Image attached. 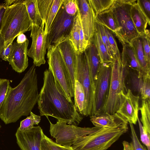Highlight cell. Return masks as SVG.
Segmentation results:
<instances>
[{
  "mask_svg": "<svg viewBox=\"0 0 150 150\" xmlns=\"http://www.w3.org/2000/svg\"><path fill=\"white\" fill-rule=\"evenodd\" d=\"M95 22L108 28L116 37L118 35L119 28L110 8L96 16Z\"/></svg>",
  "mask_w": 150,
  "mask_h": 150,
  "instance_id": "603a6c76",
  "label": "cell"
},
{
  "mask_svg": "<svg viewBox=\"0 0 150 150\" xmlns=\"http://www.w3.org/2000/svg\"><path fill=\"white\" fill-rule=\"evenodd\" d=\"M1 125L0 124V129L1 128Z\"/></svg>",
  "mask_w": 150,
  "mask_h": 150,
  "instance_id": "c3c4849f",
  "label": "cell"
},
{
  "mask_svg": "<svg viewBox=\"0 0 150 150\" xmlns=\"http://www.w3.org/2000/svg\"><path fill=\"white\" fill-rule=\"evenodd\" d=\"M63 5L68 14L71 16L76 14L78 11L76 0H64Z\"/></svg>",
  "mask_w": 150,
  "mask_h": 150,
  "instance_id": "8d00e7d4",
  "label": "cell"
},
{
  "mask_svg": "<svg viewBox=\"0 0 150 150\" xmlns=\"http://www.w3.org/2000/svg\"><path fill=\"white\" fill-rule=\"evenodd\" d=\"M76 15L71 16L66 12L63 5L61 6L52 23L46 36V46L54 45L69 36Z\"/></svg>",
  "mask_w": 150,
  "mask_h": 150,
  "instance_id": "8fae6325",
  "label": "cell"
},
{
  "mask_svg": "<svg viewBox=\"0 0 150 150\" xmlns=\"http://www.w3.org/2000/svg\"><path fill=\"white\" fill-rule=\"evenodd\" d=\"M112 64L100 62L93 90L91 116L102 114L108 96Z\"/></svg>",
  "mask_w": 150,
  "mask_h": 150,
  "instance_id": "9c48e42d",
  "label": "cell"
},
{
  "mask_svg": "<svg viewBox=\"0 0 150 150\" xmlns=\"http://www.w3.org/2000/svg\"><path fill=\"white\" fill-rule=\"evenodd\" d=\"M131 45L142 68L146 74L150 75V67L148 66L145 59L142 35L134 39L131 42Z\"/></svg>",
  "mask_w": 150,
  "mask_h": 150,
  "instance_id": "cb8c5ba5",
  "label": "cell"
},
{
  "mask_svg": "<svg viewBox=\"0 0 150 150\" xmlns=\"http://www.w3.org/2000/svg\"><path fill=\"white\" fill-rule=\"evenodd\" d=\"M74 105L76 111L82 115L86 116L85 96L81 84L75 80L74 89Z\"/></svg>",
  "mask_w": 150,
  "mask_h": 150,
  "instance_id": "d4e9b609",
  "label": "cell"
},
{
  "mask_svg": "<svg viewBox=\"0 0 150 150\" xmlns=\"http://www.w3.org/2000/svg\"><path fill=\"white\" fill-rule=\"evenodd\" d=\"M128 74L127 67L121 61L115 58L112 64L109 91L102 114H112L116 113L120 105L119 94L127 91L126 86Z\"/></svg>",
  "mask_w": 150,
  "mask_h": 150,
  "instance_id": "5b68a950",
  "label": "cell"
},
{
  "mask_svg": "<svg viewBox=\"0 0 150 150\" xmlns=\"http://www.w3.org/2000/svg\"><path fill=\"white\" fill-rule=\"evenodd\" d=\"M68 36L62 39L54 45L57 46L60 51L67 69L74 92L76 54V51L69 40Z\"/></svg>",
  "mask_w": 150,
  "mask_h": 150,
  "instance_id": "2e32d148",
  "label": "cell"
},
{
  "mask_svg": "<svg viewBox=\"0 0 150 150\" xmlns=\"http://www.w3.org/2000/svg\"><path fill=\"white\" fill-rule=\"evenodd\" d=\"M133 4L124 3L120 0H116L110 8L119 28L117 37L121 43L131 45L132 41L140 35L137 32L130 16V10Z\"/></svg>",
  "mask_w": 150,
  "mask_h": 150,
  "instance_id": "52a82bcc",
  "label": "cell"
},
{
  "mask_svg": "<svg viewBox=\"0 0 150 150\" xmlns=\"http://www.w3.org/2000/svg\"><path fill=\"white\" fill-rule=\"evenodd\" d=\"M51 135L56 139V143L64 146H71L76 139L97 131L101 128L81 127L74 125H67L65 122L57 120L52 124L49 119Z\"/></svg>",
  "mask_w": 150,
  "mask_h": 150,
  "instance_id": "ba28073f",
  "label": "cell"
},
{
  "mask_svg": "<svg viewBox=\"0 0 150 150\" xmlns=\"http://www.w3.org/2000/svg\"><path fill=\"white\" fill-rule=\"evenodd\" d=\"M137 2L150 21V0H138Z\"/></svg>",
  "mask_w": 150,
  "mask_h": 150,
  "instance_id": "ab89813d",
  "label": "cell"
},
{
  "mask_svg": "<svg viewBox=\"0 0 150 150\" xmlns=\"http://www.w3.org/2000/svg\"><path fill=\"white\" fill-rule=\"evenodd\" d=\"M43 133L41 128L38 126L25 131L17 129L15 135L21 150H40Z\"/></svg>",
  "mask_w": 150,
  "mask_h": 150,
  "instance_id": "9a60e30c",
  "label": "cell"
},
{
  "mask_svg": "<svg viewBox=\"0 0 150 150\" xmlns=\"http://www.w3.org/2000/svg\"><path fill=\"white\" fill-rule=\"evenodd\" d=\"M119 96L120 105L116 112L126 119L129 123L136 125L139 109V96L134 95L128 88L126 93L121 91Z\"/></svg>",
  "mask_w": 150,
  "mask_h": 150,
  "instance_id": "4fadbf2b",
  "label": "cell"
},
{
  "mask_svg": "<svg viewBox=\"0 0 150 150\" xmlns=\"http://www.w3.org/2000/svg\"><path fill=\"white\" fill-rule=\"evenodd\" d=\"M24 1L32 25H37L44 28L43 21L38 8L37 0H25Z\"/></svg>",
  "mask_w": 150,
  "mask_h": 150,
  "instance_id": "484cf974",
  "label": "cell"
},
{
  "mask_svg": "<svg viewBox=\"0 0 150 150\" xmlns=\"http://www.w3.org/2000/svg\"><path fill=\"white\" fill-rule=\"evenodd\" d=\"M90 120L95 127L107 129L117 128L127 126V120L116 112L104 113L90 116Z\"/></svg>",
  "mask_w": 150,
  "mask_h": 150,
  "instance_id": "d6986e66",
  "label": "cell"
},
{
  "mask_svg": "<svg viewBox=\"0 0 150 150\" xmlns=\"http://www.w3.org/2000/svg\"><path fill=\"white\" fill-rule=\"evenodd\" d=\"M105 33L108 36L109 44L113 52L115 59L121 58V55L118 48L116 41L113 33L109 29L104 26Z\"/></svg>",
  "mask_w": 150,
  "mask_h": 150,
  "instance_id": "836d02e7",
  "label": "cell"
},
{
  "mask_svg": "<svg viewBox=\"0 0 150 150\" xmlns=\"http://www.w3.org/2000/svg\"><path fill=\"white\" fill-rule=\"evenodd\" d=\"M37 75L33 64L16 87H11L0 110V118L5 124L27 116L38 102Z\"/></svg>",
  "mask_w": 150,
  "mask_h": 150,
  "instance_id": "6da1fadb",
  "label": "cell"
},
{
  "mask_svg": "<svg viewBox=\"0 0 150 150\" xmlns=\"http://www.w3.org/2000/svg\"><path fill=\"white\" fill-rule=\"evenodd\" d=\"M28 39L22 43H18L16 42L13 43L8 61L12 69L18 73L24 71L28 66Z\"/></svg>",
  "mask_w": 150,
  "mask_h": 150,
  "instance_id": "e0dca14e",
  "label": "cell"
},
{
  "mask_svg": "<svg viewBox=\"0 0 150 150\" xmlns=\"http://www.w3.org/2000/svg\"><path fill=\"white\" fill-rule=\"evenodd\" d=\"M130 17L138 33L142 35L144 34L149 21L136 2L133 4L130 10Z\"/></svg>",
  "mask_w": 150,
  "mask_h": 150,
  "instance_id": "7402d4cb",
  "label": "cell"
},
{
  "mask_svg": "<svg viewBox=\"0 0 150 150\" xmlns=\"http://www.w3.org/2000/svg\"><path fill=\"white\" fill-rule=\"evenodd\" d=\"M84 51L88 60L93 92L100 60L93 38Z\"/></svg>",
  "mask_w": 150,
  "mask_h": 150,
  "instance_id": "ffe728a7",
  "label": "cell"
},
{
  "mask_svg": "<svg viewBox=\"0 0 150 150\" xmlns=\"http://www.w3.org/2000/svg\"><path fill=\"white\" fill-rule=\"evenodd\" d=\"M11 87L9 80L0 79V110Z\"/></svg>",
  "mask_w": 150,
  "mask_h": 150,
  "instance_id": "d590c367",
  "label": "cell"
},
{
  "mask_svg": "<svg viewBox=\"0 0 150 150\" xmlns=\"http://www.w3.org/2000/svg\"><path fill=\"white\" fill-rule=\"evenodd\" d=\"M5 48V41L0 33V58L1 54Z\"/></svg>",
  "mask_w": 150,
  "mask_h": 150,
  "instance_id": "f6af8a7d",
  "label": "cell"
},
{
  "mask_svg": "<svg viewBox=\"0 0 150 150\" xmlns=\"http://www.w3.org/2000/svg\"><path fill=\"white\" fill-rule=\"evenodd\" d=\"M76 52V61L75 72V80L81 84L85 93L86 116H91L93 92L87 57L85 51Z\"/></svg>",
  "mask_w": 150,
  "mask_h": 150,
  "instance_id": "30bf717a",
  "label": "cell"
},
{
  "mask_svg": "<svg viewBox=\"0 0 150 150\" xmlns=\"http://www.w3.org/2000/svg\"><path fill=\"white\" fill-rule=\"evenodd\" d=\"M32 26L24 0H16L7 7L0 32L5 41L4 48L19 35L31 30Z\"/></svg>",
  "mask_w": 150,
  "mask_h": 150,
  "instance_id": "3957f363",
  "label": "cell"
},
{
  "mask_svg": "<svg viewBox=\"0 0 150 150\" xmlns=\"http://www.w3.org/2000/svg\"><path fill=\"white\" fill-rule=\"evenodd\" d=\"M122 144L123 147V150H132L129 143L128 142L123 141Z\"/></svg>",
  "mask_w": 150,
  "mask_h": 150,
  "instance_id": "bcb514c9",
  "label": "cell"
},
{
  "mask_svg": "<svg viewBox=\"0 0 150 150\" xmlns=\"http://www.w3.org/2000/svg\"><path fill=\"white\" fill-rule=\"evenodd\" d=\"M13 45V42L11 43L7 47L4 49L0 55V57L2 60L8 61L11 52Z\"/></svg>",
  "mask_w": 150,
  "mask_h": 150,
  "instance_id": "60d3db41",
  "label": "cell"
},
{
  "mask_svg": "<svg viewBox=\"0 0 150 150\" xmlns=\"http://www.w3.org/2000/svg\"><path fill=\"white\" fill-rule=\"evenodd\" d=\"M128 130V126L113 129L101 128L78 138L71 146L74 150H107Z\"/></svg>",
  "mask_w": 150,
  "mask_h": 150,
  "instance_id": "277c9868",
  "label": "cell"
},
{
  "mask_svg": "<svg viewBox=\"0 0 150 150\" xmlns=\"http://www.w3.org/2000/svg\"><path fill=\"white\" fill-rule=\"evenodd\" d=\"M31 31L32 42L28 55L33 59V64L39 67L46 62L47 35L45 34L44 28L37 25H32Z\"/></svg>",
  "mask_w": 150,
  "mask_h": 150,
  "instance_id": "7c38bea8",
  "label": "cell"
},
{
  "mask_svg": "<svg viewBox=\"0 0 150 150\" xmlns=\"http://www.w3.org/2000/svg\"><path fill=\"white\" fill-rule=\"evenodd\" d=\"M143 50L146 62L150 67V34L146 29L144 34L142 35Z\"/></svg>",
  "mask_w": 150,
  "mask_h": 150,
  "instance_id": "1f68e13d",
  "label": "cell"
},
{
  "mask_svg": "<svg viewBox=\"0 0 150 150\" xmlns=\"http://www.w3.org/2000/svg\"><path fill=\"white\" fill-rule=\"evenodd\" d=\"M43 84L38 100L40 116L53 117L69 125H78L83 117L76 111L73 102H70L55 81L48 69L43 73Z\"/></svg>",
  "mask_w": 150,
  "mask_h": 150,
  "instance_id": "7a4b0ae2",
  "label": "cell"
},
{
  "mask_svg": "<svg viewBox=\"0 0 150 150\" xmlns=\"http://www.w3.org/2000/svg\"><path fill=\"white\" fill-rule=\"evenodd\" d=\"M30 115V116L21 122L20 126L17 129L21 131L29 130L33 128L34 125L39 124L41 120V117L35 115L32 111Z\"/></svg>",
  "mask_w": 150,
  "mask_h": 150,
  "instance_id": "4dcf8cb0",
  "label": "cell"
},
{
  "mask_svg": "<svg viewBox=\"0 0 150 150\" xmlns=\"http://www.w3.org/2000/svg\"><path fill=\"white\" fill-rule=\"evenodd\" d=\"M131 131L132 141L129 143L132 150H147L140 143L137 135L133 124L129 123Z\"/></svg>",
  "mask_w": 150,
  "mask_h": 150,
  "instance_id": "e575fe53",
  "label": "cell"
},
{
  "mask_svg": "<svg viewBox=\"0 0 150 150\" xmlns=\"http://www.w3.org/2000/svg\"><path fill=\"white\" fill-rule=\"evenodd\" d=\"M16 1L15 0H7L4 1V4L7 7H8L13 4Z\"/></svg>",
  "mask_w": 150,
  "mask_h": 150,
  "instance_id": "7dc6e473",
  "label": "cell"
},
{
  "mask_svg": "<svg viewBox=\"0 0 150 150\" xmlns=\"http://www.w3.org/2000/svg\"><path fill=\"white\" fill-rule=\"evenodd\" d=\"M48 69L52 73L55 81L64 92L68 100L73 102L74 97L71 79L58 47L50 45L47 48Z\"/></svg>",
  "mask_w": 150,
  "mask_h": 150,
  "instance_id": "8992f818",
  "label": "cell"
},
{
  "mask_svg": "<svg viewBox=\"0 0 150 150\" xmlns=\"http://www.w3.org/2000/svg\"><path fill=\"white\" fill-rule=\"evenodd\" d=\"M115 1L88 0L95 16L99 13L110 9L115 3Z\"/></svg>",
  "mask_w": 150,
  "mask_h": 150,
  "instance_id": "f1b7e54d",
  "label": "cell"
},
{
  "mask_svg": "<svg viewBox=\"0 0 150 150\" xmlns=\"http://www.w3.org/2000/svg\"><path fill=\"white\" fill-rule=\"evenodd\" d=\"M95 29L99 33L101 40L105 45L109 55L112 58L115 59L113 52L109 44L108 36L105 32L104 26L101 24L95 22Z\"/></svg>",
  "mask_w": 150,
  "mask_h": 150,
  "instance_id": "d6a6232c",
  "label": "cell"
},
{
  "mask_svg": "<svg viewBox=\"0 0 150 150\" xmlns=\"http://www.w3.org/2000/svg\"><path fill=\"white\" fill-rule=\"evenodd\" d=\"M93 39L99 55L100 62L113 63L115 59L112 58L109 55L99 33L95 29Z\"/></svg>",
  "mask_w": 150,
  "mask_h": 150,
  "instance_id": "4316f807",
  "label": "cell"
},
{
  "mask_svg": "<svg viewBox=\"0 0 150 150\" xmlns=\"http://www.w3.org/2000/svg\"><path fill=\"white\" fill-rule=\"evenodd\" d=\"M40 150H51L50 149L43 135L42 139L41 145Z\"/></svg>",
  "mask_w": 150,
  "mask_h": 150,
  "instance_id": "ee69618b",
  "label": "cell"
},
{
  "mask_svg": "<svg viewBox=\"0 0 150 150\" xmlns=\"http://www.w3.org/2000/svg\"><path fill=\"white\" fill-rule=\"evenodd\" d=\"M76 2L81 26L88 45L95 31V15L88 0H76Z\"/></svg>",
  "mask_w": 150,
  "mask_h": 150,
  "instance_id": "5bb4252c",
  "label": "cell"
},
{
  "mask_svg": "<svg viewBox=\"0 0 150 150\" xmlns=\"http://www.w3.org/2000/svg\"><path fill=\"white\" fill-rule=\"evenodd\" d=\"M64 0H37L39 11L43 21L45 34L49 33L53 21Z\"/></svg>",
  "mask_w": 150,
  "mask_h": 150,
  "instance_id": "ac0fdd59",
  "label": "cell"
},
{
  "mask_svg": "<svg viewBox=\"0 0 150 150\" xmlns=\"http://www.w3.org/2000/svg\"><path fill=\"white\" fill-rule=\"evenodd\" d=\"M121 44L122 46L121 55L122 61L128 67L136 71L139 76H143L147 74L138 62L132 45L126 43Z\"/></svg>",
  "mask_w": 150,
  "mask_h": 150,
  "instance_id": "44dd1931",
  "label": "cell"
},
{
  "mask_svg": "<svg viewBox=\"0 0 150 150\" xmlns=\"http://www.w3.org/2000/svg\"><path fill=\"white\" fill-rule=\"evenodd\" d=\"M43 135L51 150H74L72 146H64L59 144L48 137L44 133Z\"/></svg>",
  "mask_w": 150,
  "mask_h": 150,
  "instance_id": "f35d334b",
  "label": "cell"
},
{
  "mask_svg": "<svg viewBox=\"0 0 150 150\" xmlns=\"http://www.w3.org/2000/svg\"><path fill=\"white\" fill-rule=\"evenodd\" d=\"M7 7L4 3H0V32L2 25V19L6 9Z\"/></svg>",
  "mask_w": 150,
  "mask_h": 150,
  "instance_id": "b9f144b4",
  "label": "cell"
},
{
  "mask_svg": "<svg viewBox=\"0 0 150 150\" xmlns=\"http://www.w3.org/2000/svg\"><path fill=\"white\" fill-rule=\"evenodd\" d=\"M27 39L24 33H21L17 36L16 42L18 43H22L25 42Z\"/></svg>",
  "mask_w": 150,
  "mask_h": 150,
  "instance_id": "7bdbcfd3",
  "label": "cell"
},
{
  "mask_svg": "<svg viewBox=\"0 0 150 150\" xmlns=\"http://www.w3.org/2000/svg\"><path fill=\"white\" fill-rule=\"evenodd\" d=\"M81 23L78 10L68 38L76 52H79L80 48V31Z\"/></svg>",
  "mask_w": 150,
  "mask_h": 150,
  "instance_id": "83f0119b",
  "label": "cell"
},
{
  "mask_svg": "<svg viewBox=\"0 0 150 150\" xmlns=\"http://www.w3.org/2000/svg\"><path fill=\"white\" fill-rule=\"evenodd\" d=\"M140 133V140L142 142L147 148V150H150V134L143 126L138 116L137 117Z\"/></svg>",
  "mask_w": 150,
  "mask_h": 150,
  "instance_id": "74e56055",
  "label": "cell"
},
{
  "mask_svg": "<svg viewBox=\"0 0 150 150\" xmlns=\"http://www.w3.org/2000/svg\"><path fill=\"white\" fill-rule=\"evenodd\" d=\"M139 110L141 115L140 121L143 126L150 134V99L142 100Z\"/></svg>",
  "mask_w": 150,
  "mask_h": 150,
  "instance_id": "f546056e",
  "label": "cell"
}]
</instances>
